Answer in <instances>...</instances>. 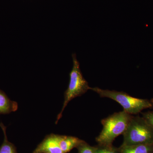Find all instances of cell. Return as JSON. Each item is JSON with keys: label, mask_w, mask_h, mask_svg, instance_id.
I'll list each match as a JSON object with an SVG mask.
<instances>
[{"label": "cell", "mask_w": 153, "mask_h": 153, "mask_svg": "<svg viewBox=\"0 0 153 153\" xmlns=\"http://www.w3.org/2000/svg\"><path fill=\"white\" fill-rule=\"evenodd\" d=\"M132 116L123 111L102 120L103 128L96 138L97 142L100 146H111L117 137L124 133Z\"/></svg>", "instance_id": "1"}, {"label": "cell", "mask_w": 153, "mask_h": 153, "mask_svg": "<svg viewBox=\"0 0 153 153\" xmlns=\"http://www.w3.org/2000/svg\"><path fill=\"white\" fill-rule=\"evenodd\" d=\"M101 97H107L116 101L123 107V111L130 114H136L143 110L153 108V100L135 98L123 91L90 88Z\"/></svg>", "instance_id": "2"}, {"label": "cell", "mask_w": 153, "mask_h": 153, "mask_svg": "<svg viewBox=\"0 0 153 153\" xmlns=\"http://www.w3.org/2000/svg\"><path fill=\"white\" fill-rule=\"evenodd\" d=\"M123 135L122 146L153 143V128L143 117L132 116Z\"/></svg>", "instance_id": "3"}, {"label": "cell", "mask_w": 153, "mask_h": 153, "mask_svg": "<svg viewBox=\"0 0 153 153\" xmlns=\"http://www.w3.org/2000/svg\"><path fill=\"white\" fill-rule=\"evenodd\" d=\"M72 57L73 66L69 74V84L64 93L63 107L57 115L56 123H57L62 117L63 111L69 102L73 99L84 94L90 89L88 82L82 76L80 71L79 62L76 59V54H72Z\"/></svg>", "instance_id": "4"}, {"label": "cell", "mask_w": 153, "mask_h": 153, "mask_svg": "<svg viewBox=\"0 0 153 153\" xmlns=\"http://www.w3.org/2000/svg\"><path fill=\"white\" fill-rule=\"evenodd\" d=\"M33 153H63L58 144L57 135L47 137Z\"/></svg>", "instance_id": "5"}, {"label": "cell", "mask_w": 153, "mask_h": 153, "mask_svg": "<svg viewBox=\"0 0 153 153\" xmlns=\"http://www.w3.org/2000/svg\"><path fill=\"white\" fill-rule=\"evenodd\" d=\"M58 144L63 153L68 152L73 148L77 147L83 141L75 137L57 135Z\"/></svg>", "instance_id": "6"}, {"label": "cell", "mask_w": 153, "mask_h": 153, "mask_svg": "<svg viewBox=\"0 0 153 153\" xmlns=\"http://www.w3.org/2000/svg\"><path fill=\"white\" fill-rule=\"evenodd\" d=\"M18 108L17 102L11 100L5 94L0 90V114L14 112Z\"/></svg>", "instance_id": "7"}, {"label": "cell", "mask_w": 153, "mask_h": 153, "mask_svg": "<svg viewBox=\"0 0 153 153\" xmlns=\"http://www.w3.org/2000/svg\"><path fill=\"white\" fill-rule=\"evenodd\" d=\"M120 153H153V143L121 146Z\"/></svg>", "instance_id": "8"}, {"label": "cell", "mask_w": 153, "mask_h": 153, "mask_svg": "<svg viewBox=\"0 0 153 153\" xmlns=\"http://www.w3.org/2000/svg\"><path fill=\"white\" fill-rule=\"evenodd\" d=\"M0 127L2 130L4 136V142L0 147V153H17L13 145L8 140L6 127L2 123H0Z\"/></svg>", "instance_id": "9"}, {"label": "cell", "mask_w": 153, "mask_h": 153, "mask_svg": "<svg viewBox=\"0 0 153 153\" xmlns=\"http://www.w3.org/2000/svg\"><path fill=\"white\" fill-rule=\"evenodd\" d=\"M77 147L78 153H95V148L90 146L83 141Z\"/></svg>", "instance_id": "10"}, {"label": "cell", "mask_w": 153, "mask_h": 153, "mask_svg": "<svg viewBox=\"0 0 153 153\" xmlns=\"http://www.w3.org/2000/svg\"><path fill=\"white\" fill-rule=\"evenodd\" d=\"M95 153H120L113 149L111 146H102L99 148H95Z\"/></svg>", "instance_id": "11"}, {"label": "cell", "mask_w": 153, "mask_h": 153, "mask_svg": "<svg viewBox=\"0 0 153 153\" xmlns=\"http://www.w3.org/2000/svg\"><path fill=\"white\" fill-rule=\"evenodd\" d=\"M143 117L153 128V111L142 114Z\"/></svg>", "instance_id": "12"}]
</instances>
